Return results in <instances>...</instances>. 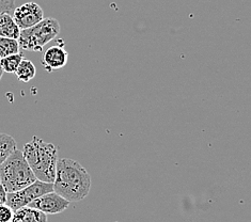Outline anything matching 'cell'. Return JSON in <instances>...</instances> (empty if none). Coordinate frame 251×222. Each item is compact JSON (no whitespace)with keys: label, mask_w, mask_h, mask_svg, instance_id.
<instances>
[{"label":"cell","mask_w":251,"mask_h":222,"mask_svg":"<svg viewBox=\"0 0 251 222\" xmlns=\"http://www.w3.org/2000/svg\"><path fill=\"white\" fill-rule=\"evenodd\" d=\"M13 19L21 30L28 29L44 19V12L40 4L29 1L14 9Z\"/></svg>","instance_id":"cell-6"},{"label":"cell","mask_w":251,"mask_h":222,"mask_svg":"<svg viewBox=\"0 0 251 222\" xmlns=\"http://www.w3.org/2000/svg\"><path fill=\"white\" fill-rule=\"evenodd\" d=\"M3 73H4V72L2 71V69H1V68H0V80H1V78H2Z\"/></svg>","instance_id":"cell-18"},{"label":"cell","mask_w":251,"mask_h":222,"mask_svg":"<svg viewBox=\"0 0 251 222\" xmlns=\"http://www.w3.org/2000/svg\"><path fill=\"white\" fill-rule=\"evenodd\" d=\"M59 32H60L59 22L53 17H47L37 25L21 30L17 41L22 49L40 52L43 50L45 45L57 38Z\"/></svg>","instance_id":"cell-4"},{"label":"cell","mask_w":251,"mask_h":222,"mask_svg":"<svg viewBox=\"0 0 251 222\" xmlns=\"http://www.w3.org/2000/svg\"><path fill=\"white\" fill-rule=\"evenodd\" d=\"M53 191V184L42 182L40 179L30 184L22 190L14 191V193L7 194V205H9L13 211H17L24 206H27L37 197Z\"/></svg>","instance_id":"cell-5"},{"label":"cell","mask_w":251,"mask_h":222,"mask_svg":"<svg viewBox=\"0 0 251 222\" xmlns=\"http://www.w3.org/2000/svg\"><path fill=\"white\" fill-rule=\"evenodd\" d=\"M7 191L2 187L1 185H0V205H2V204L7 203Z\"/></svg>","instance_id":"cell-17"},{"label":"cell","mask_w":251,"mask_h":222,"mask_svg":"<svg viewBox=\"0 0 251 222\" xmlns=\"http://www.w3.org/2000/svg\"><path fill=\"white\" fill-rule=\"evenodd\" d=\"M64 41L59 40L57 45L47 49L42 58V65L46 72L51 73L53 71L63 69L69 61V52L64 49Z\"/></svg>","instance_id":"cell-8"},{"label":"cell","mask_w":251,"mask_h":222,"mask_svg":"<svg viewBox=\"0 0 251 222\" xmlns=\"http://www.w3.org/2000/svg\"><path fill=\"white\" fill-rule=\"evenodd\" d=\"M14 74L16 75L17 79L20 81L29 82L35 77V74H37V69H35L34 64L30 61V60L24 58L21 61L19 68L16 69Z\"/></svg>","instance_id":"cell-11"},{"label":"cell","mask_w":251,"mask_h":222,"mask_svg":"<svg viewBox=\"0 0 251 222\" xmlns=\"http://www.w3.org/2000/svg\"><path fill=\"white\" fill-rule=\"evenodd\" d=\"M22 152L37 179L53 183L59 159L57 146L33 136L31 141L24 146Z\"/></svg>","instance_id":"cell-2"},{"label":"cell","mask_w":251,"mask_h":222,"mask_svg":"<svg viewBox=\"0 0 251 222\" xmlns=\"http://www.w3.org/2000/svg\"><path fill=\"white\" fill-rule=\"evenodd\" d=\"M53 191L69 202H80L90 193L91 176L78 161L58 159Z\"/></svg>","instance_id":"cell-1"},{"label":"cell","mask_w":251,"mask_h":222,"mask_svg":"<svg viewBox=\"0 0 251 222\" xmlns=\"http://www.w3.org/2000/svg\"><path fill=\"white\" fill-rule=\"evenodd\" d=\"M16 149V141L14 138L8 135L0 133V165L7 159L9 156Z\"/></svg>","instance_id":"cell-12"},{"label":"cell","mask_w":251,"mask_h":222,"mask_svg":"<svg viewBox=\"0 0 251 222\" xmlns=\"http://www.w3.org/2000/svg\"><path fill=\"white\" fill-rule=\"evenodd\" d=\"M37 177L20 149H15L0 165V185L7 193L22 190L32 184Z\"/></svg>","instance_id":"cell-3"},{"label":"cell","mask_w":251,"mask_h":222,"mask_svg":"<svg viewBox=\"0 0 251 222\" xmlns=\"http://www.w3.org/2000/svg\"><path fill=\"white\" fill-rule=\"evenodd\" d=\"M71 202L65 200L63 197L55 191L45 194L28 204V206L33 207L46 215H56L63 213L70 206Z\"/></svg>","instance_id":"cell-7"},{"label":"cell","mask_w":251,"mask_h":222,"mask_svg":"<svg viewBox=\"0 0 251 222\" xmlns=\"http://www.w3.org/2000/svg\"><path fill=\"white\" fill-rule=\"evenodd\" d=\"M24 59V55L22 52L14 53V55H11L8 57H4L0 59V68L2 69L5 73L13 74L15 73L16 69L19 68L22 60Z\"/></svg>","instance_id":"cell-13"},{"label":"cell","mask_w":251,"mask_h":222,"mask_svg":"<svg viewBox=\"0 0 251 222\" xmlns=\"http://www.w3.org/2000/svg\"><path fill=\"white\" fill-rule=\"evenodd\" d=\"M15 9V0H0V13L10 12Z\"/></svg>","instance_id":"cell-16"},{"label":"cell","mask_w":251,"mask_h":222,"mask_svg":"<svg viewBox=\"0 0 251 222\" xmlns=\"http://www.w3.org/2000/svg\"><path fill=\"white\" fill-rule=\"evenodd\" d=\"M21 29L17 26L13 16L8 12L0 13V38L19 39Z\"/></svg>","instance_id":"cell-10"},{"label":"cell","mask_w":251,"mask_h":222,"mask_svg":"<svg viewBox=\"0 0 251 222\" xmlns=\"http://www.w3.org/2000/svg\"><path fill=\"white\" fill-rule=\"evenodd\" d=\"M10 222H47V215L27 205L15 211Z\"/></svg>","instance_id":"cell-9"},{"label":"cell","mask_w":251,"mask_h":222,"mask_svg":"<svg viewBox=\"0 0 251 222\" xmlns=\"http://www.w3.org/2000/svg\"><path fill=\"white\" fill-rule=\"evenodd\" d=\"M20 44L16 39L0 38V59L20 52Z\"/></svg>","instance_id":"cell-14"},{"label":"cell","mask_w":251,"mask_h":222,"mask_svg":"<svg viewBox=\"0 0 251 222\" xmlns=\"http://www.w3.org/2000/svg\"><path fill=\"white\" fill-rule=\"evenodd\" d=\"M14 211L7 204L0 205V222H10L13 218Z\"/></svg>","instance_id":"cell-15"}]
</instances>
